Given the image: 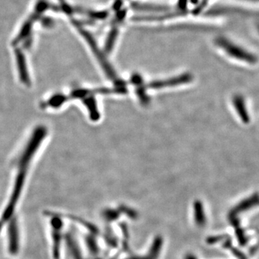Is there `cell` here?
I'll use <instances>...</instances> for the list:
<instances>
[{"label": "cell", "instance_id": "6da1fadb", "mask_svg": "<svg viewBox=\"0 0 259 259\" xmlns=\"http://www.w3.org/2000/svg\"><path fill=\"white\" fill-rule=\"evenodd\" d=\"M79 31L81 32V35H82L83 38L86 40L88 45L90 46V49L93 51L94 55L98 60L100 66H102L108 79H111L113 81L114 85L117 87V88H126L127 82L124 81V80L120 79L117 76L115 70H114L111 64H110V62L107 61L106 57H105L104 52H102L97 47V42L95 41V39L93 38V37L88 32L84 31V30H79Z\"/></svg>", "mask_w": 259, "mask_h": 259}, {"label": "cell", "instance_id": "7a4b0ae2", "mask_svg": "<svg viewBox=\"0 0 259 259\" xmlns=\"http://www.w3.org/2000/svg\"><path fill=\"white\" fill-rule=\"evenodd\" d=\"M218 47L223 49L228 55L238 59V60L245 61V62L250 63V64H254L258 61V58L253 54H250L248 51L244 50L242 48L238 47V46L232 44L228 41L226 38H218L215 40Z\"/></svg>", "mask_w": 259, "mask_h": 259}, {"label": "cell", "instance_id": "3957f363", "mask_svg": "<svg viewBox=\"0 0 259 259\" xmlns=\"http://www.w3.org/2000/svg\"><path fill=\"white\" fill-rule=\"evenodd\" d=\"M193 75L190 73H185L180 76H174L167 79L151 81L146 85L147 88L158 90V89L169 88V87L178 86V85L190 83L193 81Z\"/></svg>", "mask_w": 259, "mask_h": 259}, {"label": "cell", "instance_id": "277c9868", "mask_svg": "<svg viewBox=\"0 0 259 259\" xmlns=\"http://www.w3.org/2000/svg\"><path fill=\"white\" fill-rule=\"evenodd\" d=\"M95 95V92L93 90V93L88 95V96L83 97V99H81V100H82L83 105L88 108L89 115H90L91 120H93V122H97V121L100 120V113L99 112L98 107H97Z\"/></svg>", "mask_w": 259, "mask_h": 259}, {"label": "cell", "instance_id": "5b68a950", "mask_svg": "<svg viewBox=\"0 0 259 259\" xmlns=\"http://www.w3.org/2000/svg\"><path fill=\"white\" fill-rule=\"evenodd\" d=\"M259 205V194H254L237 204L232 210L234 215L244 211L249 210L255 206Z\"/></svg>", "mask_w": 259, "mask_h": 259}, {"label": "cell", "instance_id": "8992f818", "mask_svg": "<svg viewBox=\"0 0 259 259\" xmlns=\"http://www.w3.org/2000/svg\"><path fill=\"white\" fill-rule=\"evenodd\" d=\"M233 103L242 122L245 124L248 123L250 122V116L247 111L243 97L241 95H235L233 98Z\"/></svg>", "mask_w": 259, "mask_h": 259}, {"label": "cell", "instance_id": "52a82bcc", "mask_svg": "<svg viewBox=\"0 0 259 259\" xmlns=\"http://www.w3.org/2000/svg\"><path fill=\"white\" fill-rule=\"evenodd\" d=\"M146 89L147 88L144 83L136 87V95L143 106H147L151 102V99L146 93Z\"/></svg>", "mask_w": 259, "mask_h": 259}, {"label": "cell", "instance_id": "ba28073f", "mask_svg": "<svg viewBox=\"0 0 259 259\" xmlns=\"http://www.w3.org/2000/svg\"><path fill=\"white\" fill-rule=\"evenodd\" d=\"M130 81L132 84H134V86H138V85L141 84V83H144V78L141 76V74H132V76H131V79H130Z\"/></svg>", "mask_w": 259, "mask_h": 259}]
</instances>
